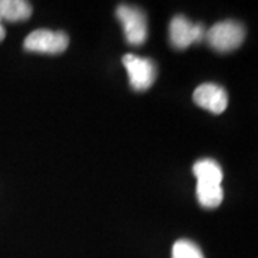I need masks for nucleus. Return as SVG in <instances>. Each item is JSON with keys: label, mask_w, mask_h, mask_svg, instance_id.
<instances>
[{"label": "nucleus", "mask_w": 258, "mask_h": 258, "mask_svg": "<svg viewBox=\"0 0 258 258\" xmlns=\"http://www.w3.org/2000/svg\"><path fill=\"white\" fill-rule=\"evenodd\" d=\"M5 36H6V30H5L3 25H2V18H0V42L5 39Z\"/></svg>", "instance_id": "nucleus-11"}, {"label": "nucleus", "mask_w": 258, "mask_h": 258, "mask_svg": "<svg viewBox=\"0 0 258 258\" xmlns=\"http://www.w3.org/2000/svg\"><path fill=\"white\" fill-rule=\"evenodd\" d=\"M69 45V36L63 30L37 29L25 39V49L36 53L57 55L66 50Z\"/></svg>", "instance_id": "nucleus-3"}, {"label": "nucleus", "mask_w": 258, "mask_h": 258, "mask_svg": "<svg viewBox=\"0 0 258 258\" xmlns=\"http://www.w3.org/2000/svg\"><path fill=\"white\" fill-rule=\"evenodd\" d=\"M116 18L119 19L123 35L129 45L139 46L148 37L147 16L139 8L129 5H120L116 9Z\"/></svg>", "instance_id": "nucleus-2"}, {"label": "nucleus", "mask_w": 258, "mask_h": 258, "mask_svg": "<svg viewBox=\"0 0 258 258\" xmlns=\"http://www.w3.org/2000/svg\"><path fill=\"white\" fill-rule=\"evenodd\" d=\"M205 33L207 30L203 25H194L185 16H175L169 23V40L178 50L205 40Z\"/></svg>", "instance_id": "nucleus-5"}, {"label": "nucleus", "mask_w": 258, "mask_h": 258, "mask_svg": "<svg viewBox=\"0 0 258 258\" xmlns=\"http://www.w3.org/2000/svg\"><path fill=\"white\" fill-rule=\"evenodd\" d=\"M194 102L203 109L220 115L228 106V95L220 85L203 83L194 91Z\"/></svg>", "instance_id": "nucleus-6"}, {"label": "nucleus", "mask_w": 258, "mask_h": 258, "mask_svg": "<svg viewBox=\"0 0 258 258\" xmlns=\"http://www.w3.org/2000/svg\"><path fill=\"white\" fill-rule=\"evenodd\" d=\"M32 16V6L25 0H0V18L8 22H23Z\"/></svg>", "instance_id": "nucleus-8"}, {"label": "nucleus", "mask_w": 258, "mask_h": 258, "mask_svg": "<svg viewBox=\"0 0 258 258\" xmlns=\"http://www.w3.org/2000/svg\"><path fill=\"white\" fill-rule=\"evenodd\" d=\"M245 39V29L237 20H222L207 30L205 40L217 52H232Z\"/></svg>", "instance_id": "nucleus-1"}, {"label": "nucleus", "mask_w": 258, "mask_h": 258, "mask_svg": "<svg viewBox=\"0 0 258 258\" xmlns=\"http://www.w3.org/2000/svg\"><path fill=\"white\" fill-rule=\"evenodd\" d=\"M172 258H204V254L192 241L178 240L172 247Z\"/></svg>", "instance_id": "nucleus-10"}, {"label": "nucleus", "mask_w": 258, "mask_h": 258, "mask_svg": "<svg viewBox=\"0 0 258 258\" xmlns=\"http://www.w3.org/2000/svg\"><path fill=\"white\" fill-rule=\"evenodd\" d=\"M197 198L204 208H217L224 200V189L218 184L197 182Z\"/></svg>", "instance_id": "nucleus-9"}, {"label": "nucleus", "mask_w": 258, "mask_h": 258, "mask_svg": "<svg viewBox=\"0 0 258 258\" xmlns=\"http://www.w3.org/2000/svg\"><path fill=\"white\" fill-rule=\"evenodd\" d=\"M192 172L197 178V182H207V184L221 185L222 176H224L220 164L210 158L197 161L192 166Z\"/></svg>", "instance_id": "nucleus-7"}, {"label": "nucleus", "mask_w": 258, "mask_h": 258, "mask_svg": "<svg viewBox=\"0 0 258 258\" xmlns=\"http://www.w3.org/2000/svg\"><path fill=\"white\" fill-rule=\"evenodd\" d=\"M122 63L128 72L129 83L135 91L138 92L147 91L155 82L157 68L152 60L129 53L122 57Z\"/></svg>", "instance_id": "nucleus-4"}]
</instances>
